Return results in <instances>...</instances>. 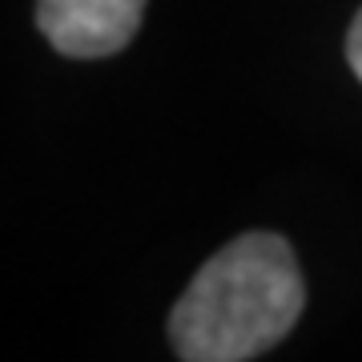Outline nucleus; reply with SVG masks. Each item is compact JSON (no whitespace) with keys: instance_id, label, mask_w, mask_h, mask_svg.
<instances>
[{"instance_id":"3","label":"nucleus","mask_w":362,"mask_h":362,"mask_svg":"<svg viewBox=\"0 0 362 362\" xmlns=\"http://www.w3.org/2000/svg\"><path fill=\"white\" fill-rule=\"evenodd\" d=\"M346 61H350V69H354V73H358V81H362V8H358V16H354V25H350Z\"/></svg>"},{"instance_id":"1","label":"nucleus","mask_w":362,"mask_h":362,"mask_svg":"<svg viewBox=\"0 0 362 362\" xmlns=\"http://www.w3.org/2000/svg\"><path fill=\"white\" fill-rule=\"evenodd\" d=\"M306 306V282L290 242L242 233L197 270L169 314L181 362H250L278 346Z\"/></svg>"},{"instance_id":"2","label":"nucleus","mask_w":362,"mask_h":362,"mask_svg":"<svg viewBox=\"0 0 362 362\" xmlns=\"http://www.w3.org/2000/svg\"><path fill=\"white\" fill-rule=\"evenodd\" d=\"M145 0H37V25L49 45L77 61L125 49L141 28Z\"/></svg>"}]
</instances>
